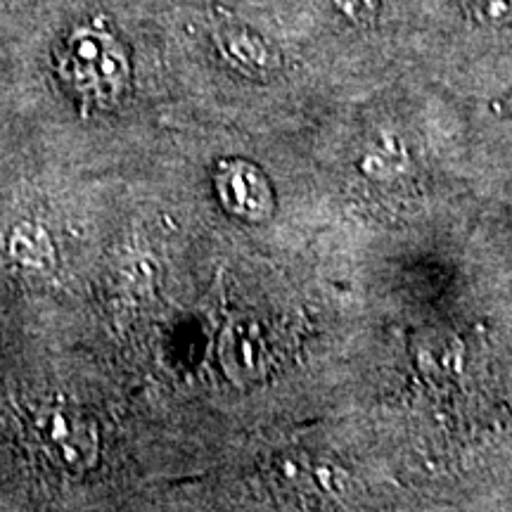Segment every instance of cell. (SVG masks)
<instances>
[{"label":"cell","instance_id":"cell-3","mask_svg":"<svg viewBox=\"0 0 512 512\" xmlns=\"http://www.w3.org/2000/svg\"><path fill=\"white\" fill-rule=\"evenodd\" d=\"M370 3H373V0H342V5L347 8V12H351V15H358V12L368 10Z\"/></svg>","mask_w":512,"mask_h":512},{"label":"cell","instance_id":"cell-1","mask_svg":"<svg viewBox=\"0 0 512 512\" xmlns=\"http://www.w3.org/2000/svg\"><path fill=\"white\" fill-rule=\"evenodd\" d=\"M62 72L81 91L114 95L126 83V55L105 31L81 29L67 41Z\"/></svg>","mask_w":512,"mask_h":512},{"label":"cell","instance_id":"cell-2","mask_svg":"<svg viewBox=\"0 0 512 512\" xmlns=\"http://www.w3.org/2000/svg\"><path fill=\"white\" fill-rule=\"evenodd\" d=\"M479 10H482L484 17H503L512 10V0H472Z\"/></svg>","mask_w":512,"mask_h":512}]
</instances>
